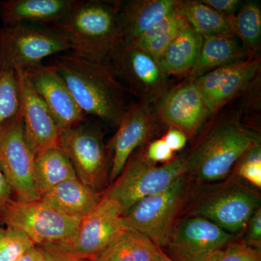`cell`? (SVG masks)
<instances>
[{"label":"cell","instance_id":"obj_1","mask_svg":"<svg viewBox=\"0 0 261 261\" xmlns=\"http://www.w3.org/2000/svg\"><path fill=\"white\" fill-rule=\"evenodd\" d=\"M50 65L84 114L93 115L113 126L119 125L130 107L126 97L128 92L109 63L70 51L57 55Z\"/></svg>","mask_w":261,"mask_h":261},{"label":"cell","instance_id":"obj_2","mask_svg":"<svg viewBox=\"0 0 261 261\" xmlns=\"http://www.w3.org/2000/svg\"><path fill=\"white\" fill-rule=\"evenodd\" d=\"M118 1H77L69 13L49 25L68 41L70 51L108 63L123 42Z\"/></svg>","mask_w":261,"mask_h":261},{"label":"cell","instance_id":"obj_3","mask_svg":"<svg viewBox=\"0 0 261 261\" xmlns=\"http://www.w3.org/2000/svg\"><path fill=\"white\" fill-rule=\"evenodd\" d=\"M260 143L255 132L247 129L237 118L217 124L187 155L186 176L199 181L224 179L233 166L252 146Z\"/></svg>","mask_w":261,"mask_h":261},{"label":"cell","instance_id":"obj_4","mask_svg":"<svg viewBox=\"0 0 261 261\" xmlns=\"http://www.w3.org/2000/svg\"><path fill=\"white\" fill-rule=\"evenodd\" d=\"M187 154L174 158L162 166L151 162L145 149L135 152L123 171L102 192L119 205L124 216L139 201L167 190L186 175Z\"/></svg>","mask_w":261,"mask_h":261},{"label":"cell","instance_id":"obj_5","mask_svg":"<svg viewBox=\"0 0 261 261\" xmlns=\"http://www.w3.org/2000/svg\"><path fill=\"white\" fill-rule=\"evenodd\" d=\"M70 51L66 39L51 27L24 23L0 29V68L28 70L42 65L47 57Z\"/></svg>","mask_w":261,"mask_h":261},{"label":"cell","instance_id":"obj_6","mask_svg":"<svg viewBox=\"0 0 261 261\" xmlns=\"http://www.w3.org/2000/svg\"><path fill=\"white\" fill-rule=\"evenodd\" d=\"M0 220L5 226L25 233L34 245L44 247L71 238L82 219L55 210L40 200L21 202L13 199L0 211Z\"/></svg>","mask_w":261,"mask_h":261},{"label":"cell","instance_id":"obj_7","mask_svg":"<svg viewBox=\"0 0 261 261\" xmlns=\"http://www.w3.org/2000/svg\"><path fill=\"white\" fill-rule=\"evenodd\" d=\"M59 147L74 168L77 178L86 186L103 192L109 180L111 154L98 127L80 123L61 130Z\"/></svg>","mask_w":261,"mask_h":261},{"label":"cell","instance_id":"obj_8","mask_svg":"<svg viewBox=\"0 0 261 261\" xmlns=\"http://www.w3.org/2000/svg\"><path fill=\"white\" fill-rule=\"evenodd\" d=\"M186 187L185 175L167 190L139 201L123 216L125 226L145 235L160 248L166 247L185 201Z\"/></svg>","mask_w":261,"mask_h":261},{"label":"cell","instance_id":"obj_9","mask_svg":"<svg viewBox=\"0 0 261 261\" xmlns=\"http://www.w3.org/2000/svg\"><path fill=\"white\" fill-rule=\"evenodd\" d=\"M125 227L119 205L102 194L100 202L92 212L82 218L71 238L41 247L74 258L92 260Z\"/></svg>","mask_w":261,"mask_h":261},{"label":"cell","instance_id":"obj_10","mask_svg":"<svg viewBox=\"0 0 261 261\" xmlns=\"http://www.w3.org/2000/svg\"><path fill=\"white\" fill-rule=\"evenodd\" d=\"M260 202L259 195L248 187L228 183L198 197L190 215L209 220L228 233H237L246 227Z\"/></svg>","mask_w":261,"mask_h":261},{"label":"cell","instance_id":"obj_11","mask_svg":"<svg viewBox=\"0 0 261 261\" xmlns=\"http://www.w3.org/2000/svg\"><path fill=\"white\" fill-rule=\"evenodd\" d=\"M34 159L25 142L19 112L0 127V168L16 200H40L36 185Z\"/></svg>","mask_w":261,"mask_h":261},{"label":"cell","instance_id":"obj_12","mask_svg":"<svg viewBox=\"0 0 261 261\" xmlns=\"http://www.w3.org/2000/svg\"><path fill=\"white\" fill-rule=\"evenodd\" d=\"M108 63L118 81L140 101L154 104L168 92V77L159 62L137 46L122 43Z\"/></svg>","mask_w":261,"mask_h":261},{"label":"cell","instance_id":"obj_13","mask_svg":"<svg viewBox=\"0 0 261 261\" xmlns=\"http://www.w3.org/2000/svg\"><path fill=\"white\" fill-rule=\"evenodd\" d=\"M18 80L20 112L25 142L34 156L59 147L61 129L47 106L33 87L25 70L15 71Z\"/></svg>","mask_w":261,"mask_h":261},{"label":"cell","instance_id":"obj_14","mask_svg":"<svg viewBox=\"0 0 261 261\" xmlns=\"http://www.w3.org/2000/svg\"><path fill=\"white\" fill-rule=\"evenodd\" d=\"M233 239L209 220L192 216L175 224L167 246L174 261H197L209 254L222 250Z\"/></svg>","mask_w":261,"mask_h":261},{"label":"cell","instance_id":"obj_15","mask_svg":"<svg viewBox=\"0 0 261 261\" xmlns=\"http://www.w3.org/2000/svg\"><path fill=\"white\" fill-rule=\"evenodd\" d=\"M260 70V57L252 56L223 65L194 80L211 116L252 84Z\"/></svg>","mask_w":261,"mask_h":261},{"label":"cell","instance_id":"obj_16","mask_svg":"<svg viewBox=\"0 0 261 261\" xmlns=\"http://www.w3.org/2000/svg\"><path fill=\"white\" fill-rule=\"evenodd\" d=\"M158 120L153 104L140 101L130 106L108 145L111 154V183L119 176L136 149L148 140Z\"/></svg>","mask_w":261,"mask_h":261},{"label":"cell","instance_id":"obj_17","mask_svg":"<svg viewBox=\"0 0 261 261\" xmlns=\"http://www.w3.org/2000/svg\"><path fill=\"white\" fill-rule=\"evenodd\" d=\"M154 113L159 121L181 130L187 137H193L211 116L200 89L190 80L168 91Z\"/></svg>","mask_w":261,"mask_h":261},{"label":"cell","instance_id":"obj_18","mask_svg":"<svg viewBox=\"0 0 261 261\" xmlns=\"http://www.w3.org/2000/svg\"><path fill=\"white\" fill-rule=\"evenodd\" d=\"M25 71L61 130L83 123L85 114L53 65L42 64Z\"/></svg>","mask_w":261,"mask_h":261},{"label":"cell","instance_id":"obj_19","mask_svg":"<svg viewBox=\"0 0 261 261\" xmlns=\"http://www.w3.org/2000/svg\"><path fill=\"white\" fill-rule=\"evenodd\" d=\"M181 0H132L121 10L123 42L132 44L166 15L176 10Z\"/></svg>","mask_w":261,"mask_h":261},{"label":"cell","instance_id":"obj_20","mask_svg":"<svg viewBox=\"0 0 261 261\" xmlns=\"http://www.w3.org/2000/svg\"><path fill=\"white\" fill-rule=\"evenodd\" d=\"M76 0H8L0 2V15L5 25L35 22L51 25L73 8Z\"/></svg>","mask_w":261,"mask_h":261},{"label":"cell","instance_id":"obj_21","mask_svg":"<svg viewBox=\"0 0 261 261\" xmlns=\"http://www.w3.org/2000/svg\"><path fill=\"white\" fill-rule=\"evenodd\" d=\"M102 197V192L94 191L75 178L51 189L40 200L59 212L82 219L95 208Z\"/></svg>","mask_w":261,"mask_h":261},{"label":"cell","instance_id":"obj_22","mask_svg":"<svg viewBox=\"0 0 261 261\" xmlns=\"http://www.w3.org/2000/svg\"><path fill=\"white\" fill-rule=\"evenodd\" d=\"M198 60L187 80H195L211 70L252 56L233 34H221L202 37Z\"/></svg>","mask_w":261,"mask_h":261},{"label":"cell","instance_id":"obj_23","mask_svg":"<svg viewBox=\"0 0 261 261\" xmlns=\"http://www.w3.org/2000/svg\"><path fill=\"white\" fill-rule=\"evenodd\" d=\"M202 39L190 25L180 31L160 57L163 73L168 77L188 75L198 60Z\"/></svg>","mask_w":261,"mask_h":261},{"label":"cell","instance_id":"obj_24","mask_svg":"<svg viewBox=\"0 0 261 261\" xmlns=\"http://www.w3.org/2000/svg\"><path fill=\"white\" fill-rule=\"evenodd\" d=\"M159 248L145 235L126 226L91 261H157Z\"/></svg>","mask_w":261,"mask_h":261},{"label":"cell","instance_id":"obj_25","mask_svg":"<svg viewBox=\"0 0 261 261\" xmlns=\"http://www.w3.org/2000/svg\"><path fill=\"white\" fill-rule=\"evenodd\" d=\"M34 174L41 197L60 184L78 178L73 165L60 147L48 149L35 156Z\"/></svg>","mask_w":261,"mask_h":261},{"label":"cell","instance_id":"obj_26","mask_svg":"<svg viewBox=\"0 0 261 261\" xmlns=\"http://www.w3.org/2000/svg\"><path fill=\"white\" fill-rule=\"evenodd\" d=\"M178 10L187 23L202 37L233 34L232 18L217 13L201 0H181Z\"/></svg>","mask_w":261,"mask_h":261},{"label":"cell","instance_id":"obj_27","mask_svg":"<svg viewBox=\"0 0 261 261\" xmlns=\"http://www.w3.org/2000/svg\"><path fill=\"white\" fill-rule=\"evenodd\" d=\"M188 25L178 8L149 29L137 42L129 45L141 48L159 62L160 57L168 44L180 31Z\"/></svg>","mask_w":261,"mask_h":261},{"label":"cell","instance_id":"obj_28","mask_svg":"<svg viewBox=\"0 0 261 261\" xmlns=\"http://www.w3.org/2000/svg\"><path fill=\"white\" fill-rule=\"evenodd\" d=\"M233 34L250 56H257L261 45V9L254 2L243 3L232 19Z\"/></svg>","mask_w":261,"mask_h":261},{"label":"cell","instance_id":"obj_29","mask_svg":"<svg viewBox=\"0 0 261 261\" xmlns=\"http://www.w3.org/2000/svg\"><path fill=\"white\" fill-rule=\"evenodd\" d=\"M20 111L18 80L15 72L0 68V127Z\"/></svg>","mask_w":261,"mask_h":261},{"label":"cell","instance_id":"obj_30","mask_svg":"<svg viewBox=\"0 0 261 261\" xmlns=\"http://www.w3.org/2000/svg\"><path fill=\"white\" fill-rule=\"evenodd\" d=\"M36 245L22 231L0 226V261H15Z\"/></svg>","mask_w":261,"mask_h":261},{"label":"cell","instance_id":"obj_31","mask_svg":"<svg viewBox=\"0 0 261 261\" xmlns=\"http://www.w3.org/2000/svg\"><path fill=\"white\" fill-rule=\"evenodd\" d=\"M238 174L254 186L261 187L260 143L252 146L240 160Z\"/></svg>","mask_w":261,"mask_h":261},{"label":"cell","instance_id":"obj_32","mask_svg":"<svg viewBox=\"0 0 261 261\" xmlns=\"http://www.w3.org/2000/svg\"><path fill=\"white\" fill-rule=\"evenodd\" d=\"M219 261H261L260 250L245 243H230L219 252Z\"/></svg>","mask_w":261,"mask_h":261},{"label":"cell","instance_id":"obj_33","mask_svg":"<svg viewBox=\"0 0 261 261\" xmlns=\"http://www.w3.org/2000/svg\"><path fill=\"white\" fill-rule=\"evenodd\" d=\"M145 151L147 159L154 163H167L175 158V152L168 147L163 138L149 143Z\"/></svg>","mask_w":261,"mask_h":261},{"label":"cell","instance_id":"obj_34","mask_svg":"<svg viewBox=\"0 0 261 261\" xmlns=\"http://www.w3.org/2000/svg\"><path fill=\"white\" fill-rule=\"evenodd\" d=\"M247 240L245 243L249 246L260 250L261 247V208L258 209L248 221Z\"/></svg>","mask_w":261,"mask_h":261},{"label":"cell","instance_id":"obj_35","mask_svg":"<svg viewBox=\"0 0 261 261\" xmlns=\"http://www.w3.org/2000/svg\"><path fill=\"white\" fill-rule=\"evenodd\" d=\"M201 2L220 14L231 18L234 17L243 4L240 0H201Z\"/></svg>","mask_w":261,"mask_h":261},{"label":"cell","instance_id":"obj_36","mask_svg":"<svg viewBox=\"0 0 261 261\" xmlns=\"http://www.w3.org/2000/svg\"><path fill=\"white\" fill-rule=\"evenodd\" d=\"M188 137L178 128L170 127L163 140L173 152L181 150L187 145Z\"/></svg>","mask_w":261,"mask_h":261},{"label":"cell","instance_id":"obj_37","mask_svg":"<svg viewBox=\"0 0 261 261\" xmlns=\"http://www.w3.org/2000/svg\"><path fill=\"white\" fill-rule=\"evenodd\" d=\"M13 192L0 168V211L13 200Z\"/></svg>","mask_w":261,"mask_h":261},{"label":"cell","instance_id":"obj_38","mask_svg":"<svg viewBox=\"0 0 261 261\" xmlns=\"http://www.w3.org/2000/svg\"><path fill=\"white\" fill-rule=\"evenodd\" d=\"M15 261H44V249L36 245Z\"/></svg>","mask_w":261,"mask_h":261},{"label":"cell","instance_id":"obj_39","mask_svg":"<svg viewBox=\"0 0 261 261\" xmlns=\"http://www.w3.org/2000/svg\"><path fill=\"white\" fill-rule=\"evenodd\" d=\"M44 249V261H91L74 258V257L63 255V254L54 251V250H49V249Z\"/></svg>","mask_w":261,"mask_h":261},{"label":"cell","instance_id":"obj_40","mask_svg":"<svg viewBox=\"0 0 261 261\" xmlns=\"http://www.w3.org/2000/svg\"><path fill=\"white\" fill-rule=\"evenodd\" d=\"M219 250L213 252V253L209 254L207 256L202 257V259L197 261H219Z\"/></svg>","mask_w":261,"mask_h":261},{"label":"cell","instance_id":"obj_41","mask_svg":"<svg viewBox=\"0 0 261 261\" xmlns=\"http://www.w3.org/2000/svg\"><path fill=\"white\" fill-rule=\"evenodd\" d=\"M157 261H174L167 254L163 251V249L159 248V254H158Z\"/></svg>","mask_w":261,"mask_h":261}]
</instances>
